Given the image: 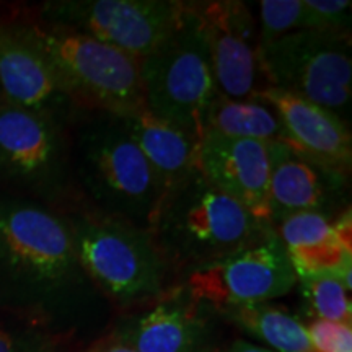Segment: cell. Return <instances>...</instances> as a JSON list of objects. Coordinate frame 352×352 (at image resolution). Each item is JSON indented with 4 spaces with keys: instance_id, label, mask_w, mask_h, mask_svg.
Segmentation results:
<instances>
[{
    "instance_id": "obj_22",
    "label": "cell",
    "mask_w": 352,
    "mask_h": 352,
    "mask_svg": "<svg viewBox=\"0 0 352 352\" xmlns=\"http://www.w3.org/2000/svg\"><path fill=\"white\" fill-rule=\"evenodd\" d=\"M302 30V0H263L259 2V50L276 39Z\"/></svg>"
},
{
    "instance_id": "obj_21",
    "label": "cell",
    "mask_w": 352,
    "mask_h": 352,
    "mask_svg": "<svg viewBox=\"0 0 352 352\" xmlns=\"http://www.w3.org/2000/svg\"><path fill=\"white\" fill-rule=\"evenodd\" d=\"M297 280H300V294L308 315L314 320L351 324V290L336 276L327 272L302 276Z\"/></svg>"
},
{
    "instance_id": "obj_8",
    "label": "cell",
    "mask_w": 352,
    "mask_h": 352,
    "mask_svg": "<svg viewBox=\"0 0 352 352\" xmlns=\"http://www.w3.org/2000/svg\"><path fill=\"white\" fill-rule=\"evenodd\" d=\"M259 60L270 87L314 101L349 124L351 34L300 30L261 47Z\"/></svg>"
},
{
    "instance_id": "obj_20",
    "label": "cell",
    "mask_w": 352,
    "mask_h": 352,
    "mask_svg": "<svg viewBox=\"0 0 352 352\" xmlns=\"http://www.w3.org/2000/svg\"><path fill=\"white\" fill-rule=\"evenodd\" d=\"M223 315L241 331L274 352H315L307 327L297 316L270 302L223 308Z\"/></svg>"
},
{
    "instance_id": "obj_11",
    "label": "cell",
    "mask_w": 352,
    "mask_h": 352,
    "mask_svg": "<svg viewBox=\"0 0 352 352\" xmlns=\"http://www.w3.org/2000/svg\"><path fill=\"white\" fill-rule=\"evenodd\" d=\"M204 28L214 85L220 96L254 100L270 87L259 60L258 23L248 3L192 2Z\"/></svg>"
},
{
    "instance_id": "obj_13",
    "label": "cell",
    "mask_w": 352,
    "mask_h": 352,
    "mask_svg": "<svg viewBox=\"0 0 352 352\" xmlns=\"http://www.w3.org/2000/svg\"><path fill=\"white\" fill-rule=\"evenodd\" d=\"M196 165L210 186L243 206L253 217L270 223L267 142L206 131L197 142Z\"/></svg>"
},
{
    "instance_id": "obj_24",
    "label": "cell",
    "mask_w": 352,
    "mask_h": 352,
    "mask_svg": "<svg viewBox=\"0 0 352 352\" xmlns=\"http://www.w3.org/2000/svg\"><path fill=\"white\" fill-rule=\"evenodd\" d=\"M307 333L315 352H352L351 324L311 320Z\"/></svg>"
},
{
    "instance_id": "obj_5",
    "label": "cell",
    "mask_w": 352,
    "mask_h": 352,
    "mask_svg": "<svg viewBox=\"0 0 352 352\" xmlns=\"http://www.w3.org/2000/svg\"><path fill=\"white\" fill-rule=\"evenodd\" d=\"M94 284L121 305L160 297L173 272L152 233L85 206L63 210Z\"/></svg>"
},
{
    "instance_id": "obj_2",
    "label": "cell",
    "mask_w": 352,
    "mask_h": 352,
    "mask_svg": "<svg viewBox=\"0 0 352 352\" xmlns=\"http://www.w3.org/2000/svg\"><path fill=\"white\" fill-rule=\"evenodd\" d=\"M72 127L70 157L82 206L152 233L165 191L121 118L83 113Z\"/></svg>"
},
{
    "instance_id": "obj_28",
    "label": "cell",
    "mask_w": 352,
    "mask_h": 352,
    "mask_svg": "<svg viewBox=\"0 0 352 352\" xmlns=\"http://www.w3.org/2000/svg\"><path fill=\"white\" fill-rule=\"evenodd\" d=\"M0 100H3V95H2V91H0Z\"/></svg>"
},
{
    "instance_id": "obj_25",
    "label": "cell",
    "mask_w": 352,
    "mask_h": 352,
    "mask_svg": "<svg viewBox=\"0 0 352 352\" xmlns=\"http://www.w3.org/2000/svg\"><path fill=\"white\" fill-rule=\"evenodd\" d=\"M0 352H57V349L44 334L0 328Z\"/></svg>"
},
{
    "instance_id": "obj_7",
    "label": "cell",
    "mask_w": 352,
    "mask_h": 352,
    "mask_svg": "<svg viewBox=\"0 0 352 352\" xmlns=\"http://www.w3.org/2000/svg\"><path fill=\"white\" fill-rule=\"evenodd\" d=\"M139 67L145 111L199 142L217 88L204 28L192 2H184L176 28L157 50L139 60Z\"/></svg>"
},
{
    "instance_id": "obj_1",
    "label": "cell",
    "mask_w": 352,
    "mask_h": 352,
    "mask_svg": "<svg viewBox=\"0 0 352 352\" xmlns=\"http://www.w3.org/2000/svg\"><path fill=\"white\" fill-rule=\"evenodd\" d=\"M87 290L100 292L63 210L0 192V296L44 305Z\"/></svg>"
},
{
    "instance_id": "obj_18",
    "label": "cell",
    "mask_w": 352,
    "mask_h": 352,
    "mask_svg": "<svg viewBox=\"0 0 352 352\" xmlns=\"http://www.w3.org/2000/svg\"><path fill=\"white\" fill-rule=\"evenodd\" d=\"M297 277L336 274L352 263V250L346 248L334 228V219L318 212L290 215L276 227Z\"/></svg>"
},
{
    "instance_id": "obj_10",
    "label": "cell",
    "mask_w": 352,
    "mask_h": 352,
    "mask_svg": "<svg viewBox=\"0 0 352 352\" xmlns=\"http://www.w3.org/2000/svg\"><path fill=\"white\" fill-rule=\"evenodd\" d=\"M297 274L276 228L239 252L188 274V290L219 310L270 302L294 289Z\"/></svg>"
},
{
    "instance_id": "obj_6",
    "label": "cell",
    "mask_w": 352,
    "mask_h": 352,
    "mask_svg": "<svg viewBox=\"0 0 352 352\" xmlns=\"http://www.w3.org/2000/svg\"><path fill=\"white\" fill-rule=\"evenodd\" d=\"M0 192L59 210L80 206L67 127L0 100Z\"/></svg>"
},
{
    "instance_id": "obj_26",
    "label": "cell",
    "mask_w": 352,
    "mask_h": 352,
    "mask_svg": "<svg viewBox=\"0 0 352 352\" xmlns=\"http://www.w3.org/2000/svg\"><path fill=\"white\" fill-rule=\"evenodd\" d=\"M217 352H274V351L267 349V347L253 344V342H248L245 340H236L233 341L230 346L223 347V349H220Z\"/></svg>"
},
{
    "instance_id": "obj_12",
    "label": "cell",
    "mask_w": 352,
    "mask_h": 352,
    "mask_svg": "<svg viewBox=\"0 0 352 352\" xmlns=\"http://www.w3.org/2000/svg\"><path fill=\"white\" fill-rule=\"evenodd\" d=\"M270 226L290 215L318 212L336 219L349 209V175L321 164L285 140L267 142Z\"/></svg>"
},
{
    "instance_id": "obj_15",
    "label": "cell",
    "mask_w": 352,
    "mask_h": 352,
    "mask_svg": "<svg viewBox=\"0 0 352 352\" xmlns=\"http://www.w3.org/2000/svg\"><path fill=\"white\" fill-rule=\"evenodd\" d=\"M202 305L188 289L166 290L152 310L122 324L118 340L138 352H206L209 324Z\"/></svg>"
},
{
    "instance_id": "obj_16",
    "label": "cell",
    "mask_w": 352,
    "mask_h": 352,
    "mask_svg": "<svg viewBox=\"0 0 352 352\" xmlns=\"http://www.w3.org/2000/svg\"><path fill=\"white\" fill-rule=\"evenodd\" d=\"M258 100L271 104L287 131L289 144L321 164L351 175L352 134L347 122L314 101L267 87Z\"/></svg>"
},
{
    "instance_id": "obj_27",
    "label": "cell",
    "mask_w": 352,
    "mask_h": 352,
    "mask_svg": "<svg viewBox=\"0 0 352 352\" xmlns=\"http://www.w3.org/2000/svg\"><path fill=\"white\" fill-rule=\"evenodd\" d=\"M91 352H138V351H134L129 346L121 344V342H116V344H109V346L100 347V349H95Z\"/></svg>"
},
{
    "instance_id": "obj_9",
    "label": "cell",
    "mask_w": 352,
    "mask_h": 352,
    "mask_svg": "<svg viewBox=\"0 0 352 352\" xmlns=\"http://www.w3.org/2000/svg\"><path fill=\"white\" fill-rule=\"evenodd\" d=\"M184 2L175 0H63L43 7L44 23L144 59L178 25Z\"/></svg>"
},
{
    "instance_id": "obj_17",
    "label": "cell",
    "mask_w": 352,
    "mask_h": 352,
    "mask_svg": "<svg viewBox=\"0 0 352 352\" xmlns=\"http://www.w3.org/2000/svg\"><path fill=\"white\" fill-rule=\"evenodd\" d=\"M121 121L155 171L165 196L197 171V140L179 127L148 111L121 118Z\"/></svg>"
},
{
    "instance_id": "obj_23",
    "label": "cell",
    "mask_w": 352,
    "mask_h": 352,
    "mask_svg": "<svg viewBox=\"0 0 352 352\" xmlns=\"http://www.w3.org/2000/svg\"><path fill=\"white\" fill-rule=\"evenodd\" d=\"M352 2L349 0H302V30L351 34Z\"/></svg>"
},
{
    "instance_id": "obj_4",
    "label": "cell",
    "mask_w": 352,
    "mask_h": 352,
    "mask_svg": "<svg viewBox=\"0 0 352 352\" xmlns=\"http://www.w3.org/2000/svg\"><path fill=\"white\" fill-rule=\"evenodd\" d=\"M10 23L41 52L65 94L82 111L118 118L145 111L138 59L85 34L39 20Z\"/></svg>"
},
{
    "instance_id": "obj_3",
    "label": "cell",
    "mask_w": 352,
    "mask_h": 352,
    "mask_svg": "<svg viewBox=\"0 0 352 352\" xmlns=\"http://www.w3.org/2000/svg\"><path fill=\"white\" fill-rule=\"evenodd\" d=\"M270 227L195 171L165 196L152 236L171 270L192 272L253 243Z\"/></svg>"
},
{
    "instance_id": "obj_19",
    "label": "cell",
    "mask_w": 352,
    "mask_h": 352,
    "mask_svg": "<svg viewBox=\"0 0 352 352\" xmlns=\"http://www.w3.org/2000/svg\"><path fill=\"white\" fill-rule=\"evenodd\" d=\"M206 131L233 139L289 142L287 131L274 108L258 98L230 100L217 94L206 116Z\"/></svg>"
},
{
    "instance_id": "obj_14",
    "label": "cell",
    "mask_w": 352,
    "mask_h": 352,
    "mask_svg": "<svg viewBox=\"0 0 352 352\" xmlns=\"http://www.w3.org/2000/svg\"><path fill=\"white\" fill-rule=\"evenodd\" d=\"M0 91L8 103L47 114L67 129L85 113L65 94L41 52L10 21L0 23Z\"/></svg>"
}]
</instances>
